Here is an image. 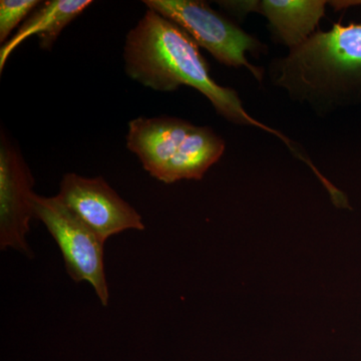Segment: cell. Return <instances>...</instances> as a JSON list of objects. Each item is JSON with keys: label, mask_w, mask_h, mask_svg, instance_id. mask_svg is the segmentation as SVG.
Listing matches in <instances>:
<instances>
[{"label": "cell", "mask_w": 361, "mask_h": 361, "mask_svg": "<svg viewBox=\"0 0 361 361\" xmlns=\"http://www.w3.org/2000/svg\"><path fill=\"white\" fill-rule=\"evenodd\" d=\"M125 71L128 77L158 92H174L182 85L200 92L228 122L250 126L276 135L296 158L303 154L281 133L252 118L236 90L218 85L199 45L183 28L148 9L137 25L128 32L123 45Z\"/></svg>", "instance_id": "cell-1"}, {"label": "cell", "mask_w": 361, "mask_h": 361, "mask_svg": "<svg viewBox=\"0 0 361 361\" xmlns=\"http://www.w3.org/2000/svg\"><path fill=\"white\" fill-rule=\"evenodd\" d=\"M273 84L292 101L329 115L361 99V23H336L269 65Z\"/></svg>", "instance_id": "cell-2"}, {"label": "cell", "mask_w": 361, "mask_h": 361, "mask_svg": "<svg viewBox=\"0 0 361 361\" xmlns=\"http://www.w3.org/2000/svg\"><path fill=\"white\" fill-rule=\"evenodd\" d=\"M126 141L142 168L166 184L201 180L225 152L224 140L210 127L168 116L134 118Z\"/></svg>", "instance_id": "cell-3"}, {"label": "cell", "mask_w": 361, "mask_h": 361, "mask_svg": "<svg viewBox=\"0 0 361 361\" xmlns=\"http://www.w3.org/2000/svg\"><path fill=\"white\" fill-rule=\"evenodd\" d=\"M156 11L185 30L199 47L210 52L216 61L231 68L245 66L261 82L263 70L251 65L247 52L264 54L265 45L244 32L236 23L200 0H144Z\"/></svg>", "instance_id": "cell-4"}, {"label": "cell", "mask_w": 361, "mask_h": 361, "mask_svg": "<svg viewBox=\"0 0 361 361\" xmlns=\"http://www.w3.org/2000/svg\"><path fill=\"white\" fill-rule=\"evenodd\" d=\"M35 219L39 220L58 244L66 272L75 282L92 285L102 305L108 306L110 290L104 272V247L106 242L94 234L58 196L35 194Z\"/></svg>", "instance_id": "cell-5"}, {"label": "cell", "mask_w": 361, "mask_h": 361, "mask_svg": "<svg viewBox=\"0 0 361 361\" xmlns=\"http://www.w3.org/2000/svg\"><path fill=\"white\" fill-rule=\"evenodd\" d=\"M56 196L104 242L128 230H145L141 214L101 176L87 178L68 173L61 180Z\"/></svg>", "instance_id": "cell-6"}, {"label": "cell", "mask_w": 361, "mask_h": 361, "mask_svg": "<svg viewBox=\"0 0 361 361\" xmlns=\"http://www.w3.org/2000/svg\"><path fill=\"white\" fill-rule=\"evenodd\" d=\"M35 180L18 145L0 134V248L13 249L32 257L27 242L35 219L32 199Z\"/></svg>", "instance_id": "cell-7"}, {"label": "cell", "mask_w": 361, "mask_h": 361, "mask_svg": "<svg viewBox=\"0 0 361 361\" xmlns=\"http://www.w3.org/2000/svg\"><path fill=\"white\" fill-rule=\"evenodd\" d=\"M324 0H262L250 1L251 13L264 16L280 44L294 49L313 33L325 14Z\"/></svg>", "instance_id": "cell-8"}, {"label": "cell", "mask_w": 361, "mask_h": 361, "mask_svg": "<svg viewBox=\"0 0 361 361\" xmlns=\"http://www.w3.org/2000/svg\"><path fill=\"white\" fill-rule=\"evenodd\" d=\"M92 0H47L42 1L0 49V73L14 49L28 37L37 35L39 47L49 51L66 26L92 6Z\"/></svg>", "instance_id": "cell-9"}, {"label": "cell", "mask_w": 361, "mask_h": 361, "mask_svg": "<svg viewBox=\"0 0 361 361\" xmlns=\"http://www.w3.org/2000/svg\"><path fill=\"white\" fill-rule=\"evenodd\" d=\"M39 0H1L0 1V42L6 44L9 35L30 16Z\"/></svg>", "instance_id": "cell-10"}, {"label": "cell", "mask_w": 361, "mask_h": 361, "mask_svg": "<svg viewBox=\"0 0 361 361\" xmlns=\"http://www.w3.org/2000/svg\"><path fill=\"white\" fill-rule=\"evenodd\" d=\"M329 4L332 6L336 7L337 11L338 9L345 8V7L361 6V0H345V1H330Z\"/></svg>", "instance_id": "cell-11"}]
</instances>
